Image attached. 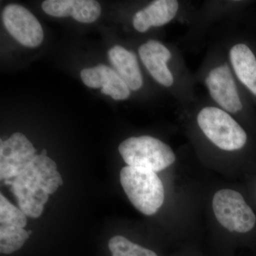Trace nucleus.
<instances>
[{
	"instance_id": "16",
	"label": "nucleus",
	"mask_w": 256,
	"mask_h": 256,
	"mask_svg": "<svg viewBox=\"0 0 256 256\" xmlns=\"http://www.w3.org/2000/svg\"><path fill=\"white\" fill-rule=\"evenodd\" d=\"M0 222L1 225L24 228L28 224L26 216L16 208L1 194H0Z\"/></svg>"
},
{
	"instance_id": "12",
	"label": "nucleus",
	"mask_w": 256,
	"mask_h": 256,
	"mask_svg": "<svg viewBox=\"0 0 256 256\" xmlns=\"http://www.w3.org/2000/svg\"><path fill=\"white\" fill-rule=\"evenodd\" d=\"M230 58L240 82L256 96V58L250 48L238 44L230 48Z\"/></svg>"
},
{
	"instance_id": "10",
	"label": "nucleus",
	"mask_w": 256,
	"mask_h": 256,
	"mask_svg": "<svg viewBox=\"0 0 256 256\" xmlns=\"http://www.w3.org/2000/svg\"><path fill=\"white\" fill-rule=\"evenodd\" d=\"M35 152L33 144L22 133H14L5 141L1 140L0 160L2 162L12 165L18 175L30 164Z\"/></svg>"
},
{
	"instance_id": "15",
	"label": "nucleus",
	"mask_w": 256,
	"mask_h": 256,
	"mask_svg": "<svg viewBox=\"0 0 256 256\" xmlns=\"http://www.w3.org/2000/svg\"><path fill=\"white\" fill-rule=\"evenodd\" d=\"M70 13L79 22H94L100 16V5L94 0H72Z\"/></svg>"
},
{
	"instance_id": "11",
	"label": "nucleus",
	"mask_w": 256,
	"mask_h": 256,
	"mask_svg": "<svg viewBox=\"0 0 256 256\" xmlns=\"http://www.w3.org/2000/svg\"><path fill=\"white\" fill-rule=\"evenodd\" d=\"M108 57L117 74L130 89L138 90L142 87V74L134 53L117 45L109 50Z\"/></svg>"
},
{
	"instance_id": "2",
	"label": "nucleus",
	"mask_w": 256,
	"mask_h": 256,
	"mask_svg": "<svg viewBox=\"0 0 256 256\" xmlns=\"http://www.w3.org/2000/svg\"><path fill=\"white\" fill-rule=\"evenodd\" d=\"M120 154L128 166L151 170H164L176 160L174 152L168 144L151 136L132 137L121 142Z\"/></svg>"
},
{
	"instance_id": "8",
	"label": "nucleus",
	"mask_w": 256,
	"mask_h": 256,
	"mask_svg": "<svg viewBox=\"0 0 256 256\" xmlns=\"http://www.w3.org/2000/svg\"><path fill=\"white\" fill-rule=\"evenodd\" d=\"M138 52L152 76L162 85L171 86L174 78L166 65L172 57L170 50L160 42L150 40L141 45Z\"/></svg>"
},
{
	"instance_id": "17",
	"label": "nucleus",
	"mask_w": 256,
	"mask_h": 256,
	"mask_svg": "<svg viewBox=\"0 0 256 256\" xmlns=\"http://www.w3.org/2000/svg\"><path fill=\"white\" fill-rule=\"evenodd\" d=\"M20 210L26 216L38 218L44 212V205L35 198H26L22 195L16 196Z\"/></svg>"
},
{
	"instance_id": "9",
	"label": "nucleus",
	"mask_w": 256,
	"mask_h": 256,
	"mask_svg": "<svg viewBox=\"0 0 256 256\" xmlns=\"http://www.w3.org/2000/svg\"><path fill=\"white\" fill-rule=\"evenodd\" d=\"M178 9L176 0H156L134 14L133 26L140 32H146L151 26H163L174 18Z\"/></svg>"
},
{
	"instance_id": "1",
	"label": "nucleus",
	"mask_w": 256,
	"mask_h": 256,
	"mask_svg": "<svg viewBox=\"0 0 256 256\" xmlns=\"http://www.w3.org/2000/svg\"><path fill=\"white\" fill-rule=\"evenodd\" d=\"M120 182L133 206L143 214H154L162 206L164 186L154 172L126 166L121 170Z\"/></svg>"
},
{
	"instance_id": "4",
	"label": "nucleus",
	"mask_w": 256,
	"mask_h": 256,
	"mask_svg": "<svg viewBox=\"0 0 256 256\" xmlns=\"http://www.w3.org/2000/svg\"><path fill=\"white\" fill-rule=\"evenodd\" d=\"M212 204L216 218L229 232L247 233L255 226L256 215L238 192L220 190L215 194Z\"/></svg>"
},
{
	"instance_id": "18",
	"label": "nucleus",
	"mask_w": 256,
	"mask_h": 256,
	"mask_svg": "<svg viewBox=\"0 0 256 256\" xmlns=\"http://www.w3.org/2000/svg\"><path fill=\"white\" fill-rule=\"evenodd\" d=\"M41 154H42V156H46L47 152H46V150H42V152Z\"/></svg>"
},
{
	"instance_id": "14",
	"label": "nucleus",
	"mask_w": 256,
	"mask_h": 256,
	"mask_svg": "<svg viewBox=\"0 0 256 256\" xmlns=\"http://www.w3.org/2000/svg\"><path fill=\"white\" fill-rule=\"evenodd\" d=\"M112 256H158L156 252L138 245L126 237L116 236L109 240Z\"/></svg>"
},
{
	"instance_id": "13",
	"label": "nucleus",
	"mask_w": 256,
	"mask_h": 256,
	"mask_svg": "<svg viewBox=\"0 0 256 256\" xmlns=\"http://www.w3.org/2000/svg\"><path fill=\"white\" fill-rule=\"evenodd\" d=\"M30 236L24 228L1 225L0 252L3 254H11L20 250L30 238Z\"/></svg>"
},
{
	"instance_id": "7",
	"label": "nucleus",
	"mask_w": 256,
	"mask_h": 256,
	"mask_svg": "<svg viewBox=\"0 0 256 256\" xmlns=\"http://www.w3.org/2000/svg\"><path fill=\"white\" fill-rule=\"evenodd\" d=\"M80 77L84 84L92 88H101V92L114 100H124L130 94V88L118 74L106 65L82 69Z\"/></svg>"
},
{
	"instance_id": "3",
	"label": "nucleus",
	"mask_w": 256,
	"mask_h": 256,
	"mask_svg": "<svg viewBox=\"0 0 256 256\" xmlns=\"http://www.w3.org/2000/svg\"><path fill=\"white\" fill-rule=\"evenodd\" d=\"M197 122L205 136L224 150H236L246 142V133L240 124L218 108L202 109L197 116Z\"/></svg>"
},
{
	"instance_id": "6",
	"label": "nucleus",
	"mask_w": 256,
	"mask_h": 256,
	"mask_svg": "<svg viewBox=\"0 0 256 256\" xmlns=\"http://www.w3.org/2000/svg\"><path fill=\"white\" fill-rule=\"evenodd\" d=\"M206 84L212 98L224 110L232 114L242 110V101L228 66H220L210 70Z\"/></svg>"
},
{
	"instance_id": "5",
	"label": "nucleus",
	"mask_w": 256,
	"mask_h": 256,
	"mask_svg": "<svg viewBox=\"0 0 256 256\" xmlns=\"http://www.w3.org/2000/svg\"><path fill=\"white\" fill-rule=\"evenodd\" d=\"M2 20L10 34L24 46L36 47L43 42L44 31L41 24L21 5L10 4L5 6Z\"/></svg>"
}]
</instances>
